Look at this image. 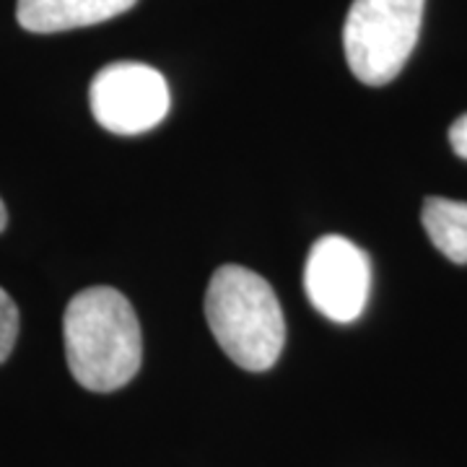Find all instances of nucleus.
I'll list each match as a JSON object with an SVG mask.
<instances>
[{
	"label": "nucleus",
	"instance_id": "nucleus-6",
	"mask_svg": "<svg viewBox=\"0 0 467 467\" xmlns=\"http://www.w3.org/2000/svg\"><path fill=\"white\" fill-rule=\"evenodd\" d=\"M138 0H18V24L34 34L94 26L130 11Z\"/></svg>",
	"mask_w": 467,
	"mask_h": 467
},
{
	"label": "nucleus",
	"instance_id": "nucleus-3",
	"mask_svg": "<svg viewBox=\"0 0 467 467\" xmlns=\"http://www.w3.org/2000/svg\"><path fill=\"white\" fill-rule=\"evenodd\" d=\"M426 0H353L343 47L353 76L367 86L389 84L416 47Z\"/></svg>",
	"mask_w": 467,
	"mask_h": 467
},
{
	"label": "nucleus",
	"instance_id": "nucleus-4",
	"mask_svg": "<svg viewBox=\"0 0 467 467\" xmlns=\"http://www.w3.org/2000/svg\"><path fill=\"white\" fill-rule=\"evenodd\" d=\"M88 101L94 119L115 135L149 133L171 107L164 76L130 60L101 67L91 81Z\"/></svg>",
	"mask_w": 467,
	"mask_h": 467
},
{
	"label": "nucleus",
	"instance_id": "nucleus-2",
	"mask_svg": "<svg viewBox=\"0 0 467 467\" xmlns=\"http://www.w3.org/2000/svg\"><path fill=\"white\" fill-rule=\"evenodd\" d=\"M205 317L218 346L236 367L270 368L285 343L281 301L263 275L242 265H221L205 294Z\"/></svg>",
	"mask_w": 467,
	"mask_h": 467
},
{
	"label": "nucleus",
	"instance_id": "nucleus-5",
	"mask_svg": "<svg viewBox=\"0 0 467 467\" xmlns=\"http://www.w3.org/2000/svg\"><path fill=\"white\" fill-rule=\"evenodd\" d=\"M371 288V263L361 247L340 234H327L309 250L304 291L322 317L348 325L361 317Z\"/></svg>",
	"mask_w": 467,
	"mask_h": 467
},
{
	"label": "nucleus",
	"instance_id": "nucleus-10",
	"mask_svg": "<svg viewBox=\"0 0 467 467\" xmlns=\"http://www.w3.org/2000/svg\"><path fill=\"white\" fill-rule=\"evenodd\" d=\"M5 223H8V211H5V205L0 201V232L5 229Z\"/></svg>",
	"mask_w": 467,
	"mask_h": 467
},
{
	"label": "nucleus",
	"instance_id": "nucleus-1",
	"mask_svg": "<svg viewBox=\"0 0 467 467\" xmlns=\"http://www.w3.org/2000/svg\"><path fill=\"white\" fill-rule=\"evenodd\" d=\"M66 358L73 379L91 392H115L133 379L143 358L135 309L117 288L91 285L67 301Z\"/></svg>",
	"mask_w": 467,
	"mask_h": 467
},
{
	"label": "nucleus",
	"instance_id": "nucleus-7",
	"mask_svg": "<svg viewBox=\"0 0 467 467\" xmlns=\"http://www.w3.org/2000/svg\"><path fill=\"white\" fill-rule=\"evenodd\" d=\"M423 229L434 247L447 260L465 265L467 263V202L429 198L420 211Z\"/></svg>",
	"mask_w": 467,
	"mask_h": 467
},
{
	"label": "nucleus",
	"instance_id": "nucleus-8",
	"mask_svg": "<svg viewBox=\"0 0 467 467\" xmlns=\"http://www.w3.org/2000/svg\"><path fill=\"white\" fill-rule=\"evenodd\" d=\"M18 337V309L14 299L0 288V364L11 356Z\"/></svg>",
	"mask_w": 467,
	"mask_h": 467
},
{
	"label": "nucleus",
	"instance_id": "nucleus-9",
	"mask_svg": "<svg viewBox=\"0 0 467 467\" xmlns=\"http://www.w3.org/2000/svg\"><path fill=\"white\" fill-rule=\"evenodd\" d=\"M450 143L454 153L467 161V115L454 119V125L450 128Z\"/></svg>",
	"mask_w": 467,
	"mask_h": 467
}]
</instances>
